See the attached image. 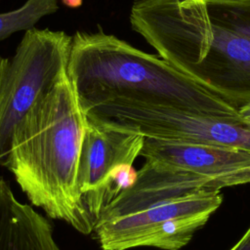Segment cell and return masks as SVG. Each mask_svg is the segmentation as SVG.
Here are the masks:
<instances>
[{
    "label": "cell",
    "mask_w": 250,
    "mask_h": 250,
    "mask_svg": "<svg viewBox=\"0 0 250 250\" xmlns=\"http://www.w3.org/2000/svg\"><path fill=\"white\" fill-rule=\"evenodd\" d=\"M129 19L193 81L237 108L250 101V0H136Z\"/></svg>",
    "instance_id": "cell-1"
},
{
    "label": "cell",
    "mask_w": 250,
    "mask_h": 250,
    "mask_svg": "<svg viewBox=\"0 0 250 250\" xmlns=\"http://www.w3.org/2000/svg\"><path fill=\"white\" fill-rule=\"evenodd\" d=\"M86 125L87 109L66 73L15 127L5 167L31 205L87 235L95 225L77 183Z\"/></svg>",
    "instance_id": "cell-2"
},
{
    "label": "cell",
    "mask_w": 250,
    "mask_h": 250,
    "mask_svg": "<svg viewBox=\"0 0 250 250\" xmlns=\"http://www.w3.org/2000/svg\"><path fill=\"white\" fill-rule=\"evenodd\" d=\"M67 75L86 108L109 100L165 104L242 122L238 108L159 56L97 31L72 36Z\"/></svg>",
    "instance_id": "cell-3"
},
{
    "label": "cell",
    "mask_w": 250,
    "mask_h": 250,
    "mask_svg": "<svg viewBox=\"0 0 250 250\" xmlns=\"http://www.w3.org/2000/svg\"><path fill=\"white\" fill-rule=\"evenodd\" d=\"M211 180L146 160L134 185L121 191L101 213L94 233L103 250L186 246L221 206V189Z\"/></svg>",
    "instance_id": "cell-4"
},
{
    "label": "cell",
    "mask_w": 250,
    "mask_h": 250,
    "mask_svg": "<svg viewBox=\"0 0 250 250\" xmlns=\"http://www.w3.org/2000/svg\"><path fill=\"white\" fill-rule=\"evenodd\" d=\"M71 41L63 31L33 27L12 57H0V166L5 167L17 124L67 73Z\"/></svg>",
    "instance_id": "cell-5"
},
{
    "label": "cell",
    "mask_w": 250,
    "mask_h": 250,
    "mask_svg": "<svg viewBox=\"0 0 250 250\" xmlns=\"http://www.w3.org/2000/svg\"><path fill=\"white\" fill-rule=\"evenodd\" d=\"M145 139L136 126L87 109L77 183L83 206L94 225L116 197L115 177L124 166L133 165L141 154Z\"/></svg>",
    "instance_id": "cell-6"
},
{
    "label": "cell",
    "mask_w": 250,
    "mask_h": 250,
    "mask_svg": "<svg viewBox=\"0 0 250 250\" xmlns=\"http://www.w3.org/2000/svg\"><path fill=\"white\" fill-rule=\"evenodd\" d=\"M86 109L134 125L146 138L222 145L250 151V128L238 121L165 104L120 99Z\"/></svg>",
    "instance_id": "cell-7"
},
{
    "label": "cell",
    "mask_w": 250,
    "mask_h": 250,
    "mask_svg": "<svg viewBox=\"0 0 250 250\" xmlns=\"http://www.w3.org/2000/svg\"><path fill=\"white\" fill-rule=\"evenodd\" d=\"M141 156L211 179L250 165V151L234 146L146 138Z\"/></svg>",
    "instance_id": "cell-8"
},
{
    "label": "cell",
    "mask_w": 250,
    "mask_h": 250,
    "mask_svg": "<svg viewBox=\"0 0 250 250\" xmlns=\"http://www.w3.org/2000/svg\"><path fill=\"white\" fill-rule=\"evenodd\" d=\"M0 250H62L51 222L16 196L0 177Z\"/></svg>",
    "instance_id": "cell-9"
},
{
    "label": "cell",
    "mask_w": 250,
    "mask_h": 250,
    "mask_svg": "<svg viewBox=\"0 0 250 250\" xmlns=\"http://www.w3.org/2000/svg\"><path fill=\"white\" fill-rule=\"evenodd\" d=\"M59 10V0H26L20 8L0 14V41L18 31L35 27L44 17Z\"/></svg>",
    "instance_id": "cell-10"
},
{
    "label": "cell",
    "mask_w": 250,
    "mask_h": 250,
    "mask_svg": "<svg viewBox=\"0 0 250 250\" xmlns=\"http://www.w3.org/2000/svg\"><path fill=\"white\" fill-rule=\"evenodd\" d=\"M250 183V165L241 167L211 179L205 187L222 189L223 188L238 186Z\"/></svg>",
    "instance_id": "cell-11"
},
{
    "label": "cell",
    "mask_w": 250,
    "mask_h": 250,
    "mask_svg": "<svg viewBox=\"0 0 250 250\" xmlns=\"http://www.w3.org/2000/svg\"><path fill=\"white\" fill-rule=\"evenodd\" d=\"M229 250H250V227Z\"/></svg>",
    "instance_id": "cell-12"
},
{
    "label": "cell",
    "mask_w": 250,
    "mask_h": 250,
    "mask_svg": "<svg viewBox=\"0 0 250 250\" xmlns=\"http://www.w3.org/2000/svg\"><path fill=\"white\" fill-rule=\"evenodd\" d=\"M238 113L243 124L250 128V101L238 107Z\"/></svg>",
    "instance_id": "cell-13"
},
{
    "label": "cell",
    "mask_w": 250,
    "mask_h": 250,
    "mask_svg": "<svg viewBox=\"0 0 250 250\" xmlns=\"http://www.w3.org/2000/svg\"><path fill=\"white\" fill-rule=\"evenodd\" d=\"M62 3L68 8L75 9L82 6L83 0H62Z\"/></svg>",
    "instance_id": "cell-14"
}]
</instances>
